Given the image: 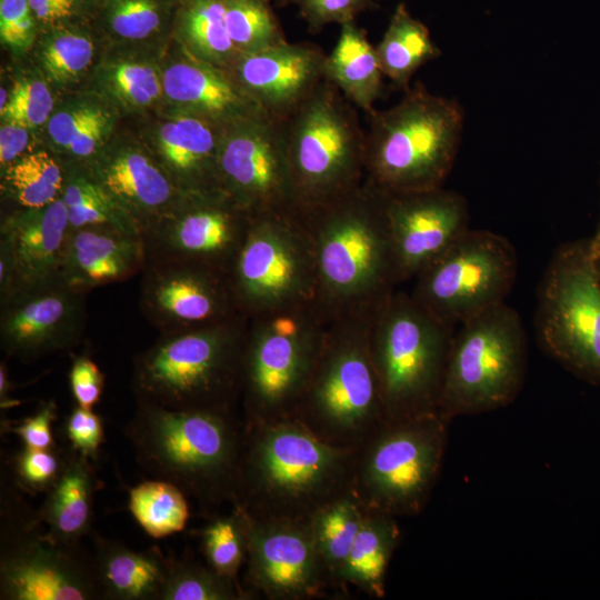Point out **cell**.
Returning a JSON list of instances; mask_svg holds the SVG:
<instances>
[{
  "label": "cell",
  "instance_id": "1",
  "mask_svg": "<svg viewBox=\"0 0 600 600\" xmlns=\"http://www.w3.org/2000/svg\"><path fill=\"white\" fill-rule=\"evenodd\" d=\"M356 458L294 418L244 426L231 506L262 519L310 520L352 490Z\"/></svg>",
  "mask_w": 600,
  "mask_h": 600
},
{
  "label": "cell",
  "instance_id": "2",
  "mask_svg": "<svg viewBox=\"0 0 600 600\" xmlns=\"http://www.w3.org/2000/svg\"><path fill=\"white\" fill-rule=\"evenodd\" d=\"M313 251L317 300L329 318L373 309L396 290L383 196L363 182L327 203L299 209Z\"/></svg>",
  "mask_w": 600,
  "mask_h": 600
},
{
  "label": "cell",
  "instance_id": "3",
  "mask_svg": "<svg viewBox=\"0 0 600 600\" xmlns=\"http://www.w3.org/2000/svg\"><path fill=\"white\" fill-rule=\"evenodd\" d=\"M124 434L147 472L173 483L201 508L232 504L244 437L234 412L137 402Z\"/></svg>",
  "mask_w": 600,
  "mask_h": 600
},
{
  "label": "cell",
  "instance_id": "4",
  "mask_svg": "<svg viewBox=\"0 0 600 600\" xmlns=\"http://www.w3.org/2000/svg\"><path fill=\"white\" fill-rule=\"evenodd\" d=\"M248 318L162 333L133 359L137 402L172 410L234 412L241 400Z\"/></svg>",
  "mask_w": 600,
  "mask_h": 600
},
{
  "label": "cell",
  "instance_id": "5",
  "mask_svg": "<svg viewBox=\"0 0 600 600\" xmlns=\"http://www.w3.org/2000/svg\"><path fill=\"white\" fill-rule=\"evenodd\" d=\"M373 309L329 319L296 411L294 419L336 447L358 450L386 421L369 346Z\"/></svg>",
  "mask_w": 600,
  "mask_h": 600
},
{
  "label": "cell",
  "instance_id": "6",
  "mask_svg": "<svg viewBox=\"0 0 600 600\" xmlns=\"http://www.w3.org/2000/svg\"><path fill=\"white\" fill-rule=\"evenodd\" d=\"M368 116L364 182L383 193L442 187L462 131L456 101L418 82L398 103Z\"/></svg>",
  "mask_w": 600,
  "mask_h": 600
},
{
  "label": "cell",
  "instance_id": "7",
  "mask_svg": "<svg viewBox=\"0 0 600 600\" xmlns=\"http://www.w3.org/2000/svg\"><path fill=\"white\" fill-rule=\"evenodd\" d=\"M454 332L406 291L374 307L369 346L386 421L438 412Z\"/></svg>",
  "mask_w": 600,
  "mask_h": 600
},
{
  "label": "cell",
  "instance_id": "8",
  "mask_svg": "<svg viewBox=\"0 0 600 600\" xmlns=\"http://www.w3.org/2000/svg\"><path fill=\"white\" fill-rule=\"evenodd\" d=\"M329 319L317 299L248 318L240 400L244 426L294 418Z\"/></svg>",
  "mask_w": 600,
  "mask_h": 600
},
{
  "label": "cell",
  "instance_id": "9",
  "mask_svg": "<svg viewBox=\"0 0 600 600\" xmlns=\"http://www.w3.org/2000/svg\"><path fill=\"white\" fill-rule=\"evenodd\" d=\"M328 79L281 118L298 210L344 196L366 180V130Z\"/></svg>",
  "mask_w": 600,
  "mask_h": 600
},
{
  "label": "cell",
  "instance_id": "10",
  "mask_svg": "<svg viewBox=\"0 0 600 600\" xmlns=\"http://www.w3.org/2000/svg\"><path fill=\"white\" fill-rule=\"evenodd\" d=\"M527 369V338L517 311L506 302L460 324L454 332L438 412L451 421L510 404Z\"/></svg>",
  "mask_w": 600,
  "mask_h": 600
},
{
  "label": "cell",
  "instance_id": "11",
  "mask_svg": "<svg viewBox=\"0 0 600 600\" xmlns=\"http://www.w3.org/2000/svg\"><path fill=\"white\" fill-rule=\"evenodd\" d=\"M450 421L437 413L384 421L357 450L352 490L367 512L412 517L441 472Z\"/></svg>",
  "mask_w": 600,
  "mask_h": 600
},
{
  "label": "cell",
  "instance_id": "12",
  "mask_svg": "<svg viewBox=\"0 0 600 600\" xmlns=\"http://www.w3.org/2000/svg\"><path fill=\"white\" fill-rule=\"evenodd\" d=\"M538 294L543 349L579 378L600 384V280L590 238L556 250Z\"/></svg>",
  "mask_w": 600,
  "mask_h": 600
},
{
  "label": "cell",
  "instance_id": "13",
  "mask_svg": "<svg viewBox=\"0 0 600 600\" xmlns=\"http://www.w3.org/2000/svg\"><path fill=\"white\" fill-rule=\"evenodd\" d=\"M6 490L1 499L0 599H102L92 557L41 532L38 511Z\"/></svg>",
  "mask_w": 600,
  "mask_h": 600
},
{
  "label": "cell",
  "instance_id": "14",
  "mask_svg": "<svg viewBox=\"0 0 600 600\" xmlns=\"http://www.w3.org/2000/svg\"><path fill=\"white\" fill-rule=\"evenodd\" d=\"M517 266L507 238L468 229L414 278L410 293L429 313L456 328L506 302Z\"/></svg>",
  "mask_w": 600,
  "mask_h": 600
},
{
  "label": "cell",
  "instance_id": "15",
  "mask_svg": "<svg viewBox=\"0 0 600 600\" xmlns=\"http://www.w3.org/2000/svg\"><path fill=\"white\" fill-rule=\"evenodd\" d=\"M247 317L317 299V270L298 214L253 217L229 272Z\"/></svg>",
  "mask_w": 600,
  "mask_h": 600
},
{
  "label": "cell",
  "instance_id": "16",
  "mask_svg": "<svg viewBox=\"0 0 600 600\" xmlns=\"http://www.w3.org/2000/svg\"><path fill=\"white\" fill-rule=\"evenodd\" d=\"M217 170L221 190L252 217L298 212L280 119L264 114L223 128Z\"/></svg>",
  "mask_w": 600,
  "mask_h": 600
},
{
  "label": "cell",
  "instance_id": "17",
  "mask_svg": "<svg viewBox=\"0 0 600 600\" xmlns=\"http://www.w3.org/2000/svg\"><path fill=\"white\" fill-rule=\"evenodd\" d=\"M238 509L247 534L242 586L253 599L311 600L333 588L310 520L262 519Z\"/></svg>",
  "mask_w": 600,
  "mask_h": 600
},
{
  "label": "cell",
  "instance_id": "18",
  "mask_svg": "<svg viewBox=\"0 0 600 600\" xmlns=\"http://www.w3.org/2000/svg\"><path fill=\"white\" fill-rule=\"evenodd\" d=\"M252 216L221 189L190 192L147 233V260H182L229 274Z\"/></svg>",
  "mask_w": 600,
  "mask_h": 600
},
{
  "label": "cell",
  "instance_id": "19",
  "mask_svg": "<svg viewBox=\"0 0 600 600\" xmlns=\"http://www.w3.org/2000/svg\"><path fill=\"white\" fill-rule=\"evenodd\" d=\"M141 273L139 307L161 334L246 317L223 271L192 261L147 260Z\"/></svg>",
  "mask_w": 600,
  "mask_h": 600
},
{
  "label": "cell",
  "instance_id": "20",
  "mask_svg": "<svg viewBox=\"0 0 600 600\" xmlns=\"http://www.w3.org/2000/svg\"><path fill=\"white\" fill-rule=\"evenodd\" d=\"M86 293L57 280L0 299V343L12 358L30 362L81 341Z\"/></svg>",
  "mask_w": 600,
  "mask_h": 600
},
{
  "label": "cell",
  "instance_id": "21",
  "mask_svg": "<svg viewBox=\"0 0 600 600\" xmlns=\"http://www.w3.org/2000/svg\"><path fill=\"white\" fill-rule=\"evenodd\" d=\"M381 193L398 284L416 278L469 229L467 202L454 191Z\"/></svg>",
  "mask_w": 600,
  "mask_h": 600
},
{
  "label": "cell",
  "instance_id": "22",
  "mask_svg": "<svg viewBox=\"0 0 600 600\" xmlns=\"http://www.w3.org/2000/svg\"><path fill=\"white\" fill-rule=\"evenodd\" d=\"M69 232L61 198L43 208L22 209L6 218L0 229V299L62 280Z\"/></svg>",
  "mask_w": 600,
  "mask_h": 600
},
{
  "label": "cell",
  "instance_id": "23",
  "mask_svg": "<svg viewBox=\"0 0 600 600\" xmlns=\"http://www.w3.org/2000/svg\"><path fill=\"white\" fill-rule=\"evenodd\" d=\"M326 59L318 46L284 41L238 56L227 71L266 113L281 119L327 79Z\"/></svg>",
  "mask_w": 600,
  "mask_h": 600
},
{
  "label": "cell",
  "instance_id": "24",
  "mask_svg": "<svg viewBox=\"0 0 600 600\" xmlns=\"http://www.w3.org/2000/svg\"><path fill=\"white\" fill-rule=\"evenodd\" d=\"M146 262L140 233L113 226L70 229L61 278L70 288L87 293L141 273Z\"/></svg>",
  "mask_w": 600,
  "mask_h": 600
},
{
  "label": "cell",
  "instance_id": "25",
  "mask_svg": "<svg viewBox=\"0 0 600 600\" xmlns=\"http://www.w3.org/2000/svg\"><path fill=\"white\" fill-rule=\"evenodd\" d=\"M90 172L142 237L190 193L182 191L168 171L138 150L110 156Z\"/></svg>",
  "mask_w": 600,
  "mask_h": 600
},
{
  "label": "cell",
  "instance_id": "26",
  "mask_svg": "<svg viewBox=\"0 0 600 600\" xmlns=\"http://www.w3.org/2000/svg\"><path fill=\"white\" fill-rule=\"evenodd\" d=\"M162 86L172 101L220 128L268 114L227 70L200 59L168 68Z\"/></svg>",
  "mask_w": 600,
  "mask_h": 600
},
{
  "label": "cell",
  "instance_id": "27",
  "mask_svg": "<svg viewBox=\"0 0 600 600\" xmlns=\"http://www.w3.org/2000/svg\"><path fill=\"white\" fill-rule=\"evenodd\" d=\"M92 556L102 599L161 600L172 557L158 547L137 551L94 536Z\"/></svg>",
  "mask_w": 600,
  "mask_h": 600
},
{
  "label": "cell",
  "instance_id": "28",
  "mask_svg": "<svg viewBox=\"0 0 600 600\" xmlns=\"http://www.w3.org/2000/svg\"><path fill=\"white\" fill-rule=\"evenodd\" d=\"M92 460L70 448L62 472L47 492L38 511L48 526L44 537L59 544H79L90 531L93 496L98 479Z\"/></svg>",
  "mask_w": 600,
  "mask_h": 600
},
{
  "label": "cell",
  "instance_id": "29",
  "mask_svg": "<svg viewBox=\"0 0 600 600\" xmlns=\"http://www.w3.org/2000/svg\"><path fill=\"white\" fill-rule=\"evenodd\" d=\"M326 77L358 109L367 114L376 110L384 76L376 47L354 21L340 26L337 43L327 54Z\"/></svg>",
  "mask_w": 600,
  "mask_h": 600
},
{
  "label": "cell",
  "instance_id": "30",
  "mask_svg": "<svg viewBox=\"0 0 600 600\" xmlns=\"http://www.w3.org/2000/svg\"><path fill=\"white\" fill-rule=\"evenodd\" d=\"M397 518L367 512L350 553L337 577V588H357L371 598L386 593L387 571L399 546Z\"/></svg>",
  "mask_w": 600,
  "mask_h": 600
},
{
  "label": "cell",
  "instance_id": "31",
  "mask_svg": "<svg viewBox=\"0 0 600 600\" xmlns=\"http://www.w3.org/2000/svg\"><path fill=\"white\" fill-rule=\"evenodd\" d=\"M376 50L383 76L404 90L414 72L440 54L429 29L402 3L396 8Z\"/></svg>",
  "mask_w": 600,
  "mask_h": 600
},
{
  "label": "cell",
  "instance_id": "32",
  "mask_svg": "<svg viewBox=\"0 0 600 600\" xmlns=\"http://www.w3.org/2000/svg\"><path fill=\"white\" fill-rule=\"evenodd\" d=\"M364 516V508L351 490L324 504L310 518L313 538L333 588H337L338 573L350 553Z\"/></svg>",
  "mask_w": 600,
  "mask_h": 600
},
{
  "label": "cell",
  "instance_id": "33",
  "mask_svg": "<svg viewBox=\"0 0 600 600\" xmlns=\"http://www.w3.org/2000/svg\"><path fill=\"white\" fill-rule=\"evenodd\" d=\"M224 12V0H189L181 17V31L198 59L227 70L238 52L228 33Z\"/></svg>",
  "mask_w": 600,
  "mask_h": 600
},
{
  "label": "cell",
  "instance_id": "34",
  "mask_svg": "<svg viewBox=\"0 0 600 600\" xmlns=\"http://www.w3.org/2000/svg\"><path fill=\"white\" fill-rule=\"evenodd\" d=\"M186 497L169 481H144L129 491V510L149 536L164 538L183 530L189 518Z\"/></svg>",
  "mask_w": 600,
  "mask_h": 600
},
{
  "label": "cell",
  "instance_id": "35",
  "mask_svg": "<svg viewBox=\"0 0 600 600\" xmlns=\"http://www.w3.org/2000/svg\"><path fill=\"white\" fill-rule=\"evenodd\" d=\"M60 198L67 208L70 229L113 226L140 233L91 172H71Z\"/></svg>",
  "mask_w": 600,
  "mask_h": 600
},
{
  "label": "cell",
  "instance_id": "36",
  "mask_svg": "<svg viewBox=\"0 0 600 600\" xmlns=\"http://www.w3.org/2000/svg\"><path fill=\"white\" fill-rule=\"evenodd\" d=\"M4 186L22 209L43 208L61 197L64 177L46 151L23 156L4 168Z\"/></svg>",
  "mask_w": 600,
  "mask_h": 600
},
{
  "label": "cell",
  "instance_id": "37",
  "mask_svg": "<svg viewBox=\"0 0 600 600\" xmlns=\"http://www.w3.org/2000/svg\"><path fill=\"white\" fill-rule=\"evenodd\" d=\"M238 579L221 574L207 562L172 558L161 600H252Z\"/></svg>",
  "mask_w": 600,
  "mask_h": 600
},
{
  "label": "cell",
  "instance_id": "38",
  "mask_svg": "<svg viewBox=\"0 0 600 600\" xmlns=\"http://www.w3.org/2000/svg\"><path fill=\"white\" fill-rule=\"evenodd\" d=\"M224 20L238 56L287 41L266 0H224Z\"/></svg>",
  "mask_w": 600,
  "mask_h": 600
},
{
  "label": "cell",
  "instance_id": "39",
  "mask_svg": "<svg viewBox=\"0 0 600 600\" xmlns=\"http://www.w3.org/2000/svg\"><path fill=\"white\" fill-rule=\"evenodd\" d=\"M197 534L204 562L221 574L238 579L247 558V534L240 510L232 506L230 513L212 518Z\"/></svg>",
  "mask_w": 600,
  "mask_h": 600
},
{
  "label": "cell",
  "instance_id": "40",
  "mask_svg": "<svg viewBox=\"0 0 600 600\" xmlns=\"http://www.w3.org/2000/svg\"><path fill=\"white\" fill-rule=\"evenodd\" d=\"M67 451L57 446L48 449L24 447L12 459L17 484L30 493H47L62 472Z\"/></svg>",
  "mask_w": 600,
  "mask_h": 600
},
{
  "label": "cell",
  "instance_id": "41",
  "mask_svg": "<svg viewBox=\"0 0 600 600\" xmlns=\"http://www.w3.org/2000/svg\"><path fill=\"white\" fill-rule=\"evenodd\" d=\"M93 46L81 33L62 31L54 33L44 44L41 61L48 74L57 81L76 78L91 62Z\"/></svg>",
  "mask_w": 600,
  "mask_h": 600
},
{
  "label": "cell",
  "instance_id": "42",
  "mask_svg": "<svg viewBox=\"0 0 600 600\" xmlns=\"http://www.w3.org/2000/svg\"><path fill=\"white\" fill-rule=\"evenodd\" d=\"M52 108L53 99L43 81L22 80L16 83L7 106L0 111L3 122L31 129L44 123Z\"/></svg>",
  "mask_w": 600,
  "mask_h": 600
},
{
  "label": "cell",
  "instance_id": "43",
  "mask_svg": "<svg viewBox=\"0 0 600 600\" xmlns=\"http://www.w3.org/2000/svg\"><path fill=\"white\" fill-rule=\"evenodd\" d=\"M109 20L113 31L128 39H142L160 24L154 0H112Z\"/></svg>",
  "mask_w": 600,
  "mask_h": 600
},
{
  "label": "cell",
  "instance_id": "44",
  "mask_svg": "<svg viewBox=\"0 0 600 600\" xmlns=\"http://www.w3.org/2000/svg\"><path fill=\"white\" fill-rule=\"evenodd\" d=\"M116 91L128 102L147 106L161 93V81L157 72L147 64L121 62L110 74Z\"/></svg>",
  "mask_w": 600,
  "mask_h": 600
},
{
  "label": "cell",
  "instance_id": "45",
  "mask_svg": "<svg viewBox=\"0 0 600 600\" xmlns=\"http://www.w3.org/2000/svg\"><path fill=\"white\" fill-rule=\"evenodd\" d=\"M301 17L311 30L331 23L340 26L354 21L357 16L376 6L374 0H296Z\"/></svg>",
  "mask_w": 600,
  "mask_h": 600
},
{
  "label": "cell",
  "instance_id": "46",
  "mask_svg": "<svg viewBox=\"0 0 600 600\" xmlns=\"http://www.w3.org/2000/svg\"><path fill=\"white\" fill-rule=\"evenodd\" d=\"M64 434L69 448L91 460L96 459L104 441L101 418L92 409L76 404L64 421Z\"/></svg>",
  "mask_w": 600,
  "mask_h": 600
},
{
  "label": "cell",
  "instance_id": "47",
  "mask_svg": "<svg viewBox=\"0 0 600 600\" xmlns=\"http://www.w3.org/2000/svg\"><path fill=\"white\" fill-rule=\"evenodd\" d=\"M69 384L76 404L93 409L103 392L104 376L90 357L81 354L72 360Z\"/></svg>",
  "mask_w": 600,
  "mask_h": 600
},
{
  "label": "cell",
  "instance_id": "48",
  "mask_svg": "<svg viewBox=\"0 0 600 600\" xmlns=\"http://www.w3.org/2000/svg\"><path fill=\"white\" fill-rule=\"evenodd\" d=\"M28 0H0L1 40L13 47H26L32 37L33 22Z\"/></svg>",
  "mask_w": 600,
  "mask_h": 600
},
{
  "label": "cell",
  "instance_id": "49",
  "mask_svg": "<svg viewBox=\"0 0 600 600\" xmlns=\"http://www.w3.org/2000/svg\"><path fill=\"white\" fill-rule=\"evenodd\" d=\"M58 407L54 401L43 402L38 411L21 423L10 427L9 431L17 434L24 447L48 449L56 446L51 427L57 419Z\"/></svg>",
  "mask_w": 600,
  "mask_h": 600
},
{
  "label": "cell",
  "instance_id": "50",
  "mask_svg": "<svg viewBox=\"0 0 600 600\" xmlns=\"http://www.w3.org/2000/svg\"><path fill=\"white\" fill-rule=\"evenodd\" d=\"M101 112V110L83 107L54 114L48 126L53 142L68 150L78 134Z\"/></svg>",
  "mask_w": 600,
  "mask_h": 600
},
{
  "label": "cell",
  "instance_id": "51",
  "mask_svg": "<svg viewBox=\"0 0 600 600\" xmlns=\"http://www.w3.org/2000/svg\"><path fill=\"white\" fill-rule=\"evenodd\" d=\"M28 129L10 122L0 128V162L3 168L19 159L28 144Z\"/></svg>",
  "mask_w": 600,
  "mask_h": 600
},
{
  "label": "cell",
  "instance_id": "52",
  "mask_svg": "<svg viewBox=\"0 0 600 600\" xmlns=\"http://www.w3.org/2000/svg\"><path fill=\"white\" fill-rule=\"evenodd\" d=\"M107 119L101 111L73 140L68 151L78 158L92 156L101 141Z\"/></svg>",
  "mask_w": 600,
  "mask_h": 600
},
{
  "label": "cell",
  "instance_id": "53",
  "mask_svg": "<svg viewBox=\"0 0 600 600\" xmlns=\"http://www.w3.org/2000/svg\"><path fill=\"white\" fill-rule=\"evenodd\" d=\"M30 9L40 20L51 21L70 14L73 2L63 0H28Z\"/></svg>",
  "mask_w": 600,
  "mask_h": 600
},
{
  "label": "cell",
  "instance_id": "54",
  "mask_svg": "<svg viewBox=\"0 0 600 600\" xmlns=\"http://www.w3.org/2000/svg\"><path fill=\"white\" fill-rule=\"evenodd\" d=\"M591 239V249L597 260H600V222L594 236Z\"/></svg>",
  "mask_w": 600,
  "mask_h": 600
},
{
  "label": "cell",
  "instance_id": "55",
  "mask_svg": "<svg viewBox=\"0 0 600 600\" xmlns=\"http://www.w3.org/2000/svg\"><path fill=\"white\" fill-rule=\"evenodd\" d=\"M9 101V98H8V94H7V91L1 89V106H0V110L3 109L7 103Z\"/></svg>",
  "mask_w": 600,
  "mask_h": 600
},
{
  "label": "cell",
  "instance_id": "56",
  "mask_svg": "<svg viewBox=\"0 0 600 600\" xmlns=\"http://www.w3.org/2000/svg\"><path fill=\"white\" fill-rule=\"evenodd\" d=\"M597 267H598V274H599V280H600V260H597Z\"/></svg>",
  "mask_w": 600,
  "mask_h": 600
},
{
  "label": "cell",
  "instance_id": "57",
  "mask_svg": "<svg viewBox=\"0 0 600 600\" xmlns=\"http://www.w3.org/2000/svg\"><path fill=\"white\" fill-rule=\"evenodd\" d=\"M266 1H268V2H269V1H272V0H266ZM278 1H279V0H278Z\"/></svg>",
  "mask_w": 600,
  "mask_h": 600
}]
</instances>
